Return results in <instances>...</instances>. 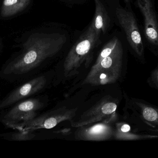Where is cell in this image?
<instances>
[{
	"mask_svg": "<svg viewBox=\"0 0 158 158\" xmlns=\"http://www.w3.org/2000/svg\"><path fill=\"white\" fill-rule=\"evenodd\" d=\"M66 42V37L62 33L31 34L22 50L3 65L0 79L10 83L20 82L44 60L57 54Z\"/></svg>",
	"mask_w": 158,
	"mask_h": 158,
	"instance_id": "6da1fadb",
	"label": "cell"
},
{
	"mask_svg": "<svg viewBox=\"0 0 158 158\" xmlns=\"http://www.w3.org/2000/svg\"><path fill=\"white\" fill-rule=\"evenodd\" d=\"M123 57V49L120 41L110 55L94 64L82 84L99 86L116 82L121 74Z\"/></svg>",
	"mask_w": 158,
	"mask_h": 158,
	"instance_id": "7a4b0ae2",
	"label": "cell"
},
{
	"mask_svg": "<svg viewBox=\"0 0 158 158\" xmlns=\"http://www.w3.org/2000/svg\"><path fill=\"white\" fill-rule=\"evenodd\" d=\"M100 36L91 23L66 57L64 64V74L66 77L78 74V70L82 64L90 60L91 53L100 42Z\"/></svg>",
	"mask_w": 158,
	"mask_h": 158,
	"instance_id": "3957f363",
	"label": "cell"
},
{
	"mask_svg": "<svg viewBox=\"0 0 158 158\" xmlns=\"http://www.w3.org/2000/svg\"><path fill=\"white\" fill-rule=\"evenodd\" d=\"M126 109L136 130L158 135V107L142 99L129 97L126 99Z\"/></svg>",
	"mask_w": 158,
	"mask_h": 158,
	"instance_id": "277c9868",
	"label": "cell"
},
{
	"mask_svg": "<svg viewBox=\"0 0 158 158\" xmlns=\"http://www.w3.org/2000/svg\"><path fill=\"white\" fill-rule=\"evenodd\" d=\"M118 104V102L115 98L110 96H105L84 112L77 121H70L71 126L79 128L99 122L112 123L117 118Z\"/></svg>",
	"mask_w": 158,
	"mask_h": 158,
	"instance_id": "5b68a950",
	"label": "cell"
},
{
	"mask_svg": "<svg viewBox=\"0 0 158 158\" xmlns=\"http://www.w3.org/2000/svg\"><path fill=\"white\" fill-rule=\"evenodd\" d=\"M44 106L39 98L25 99L0 112V122L13 130L18 124L37 117V111Z\"/></svg>",
	"mask_w": 158,
	"mask_h": 158,
	"instance_id": "8992f818",
	"label": "cell"
},
{
	"mask_svg": "<svg viewBox=\"0 0 158 158\" xmlns=\"http://www.w3.org/2000/svg\"><path fill=\"white\" fill-rule=\"evenodd\" d=\"M77 109V108L68 109L64 106L59 108L19 123L13 130L33 132L40 129H52L63 122L72 120L76 116Z\"/></svg>",
	"mask_w": 158,
	"mask_h": 158,
	"instance_id": "52a82bcc",
	"label": "cell"
},
{
	"mask_svg": "<svg viewBox=\"0 0 158 158\" xmlns=\"http://www.w3.org/2000/svg\"><path fill=\"white\" fill-rule=\"evenodd\" d=\"M116 14L131 47L139 58H143L144 47L133 13L129 9L119 7L116 9Z\"/></svg>",
	"mask_w": 158,
	"mask_h": 158,
	"instance_id": "ba28073f",
	"label": "cell"
},
{
	"mask_svg": "<svg viewBox=\"0 0 158 158\" xmlns=\"http://www.w3.org/2000/svg\"><path fill=\"white\" fill-rule=\"evenodd\" d=\"M46 82L44 76H38L19 85L0 99V112L39 92L44 88Z\"/></svg>",
	"mask_w": 158,
	"mask_h": 158,
	"instance_id": "9c48e42d",
	"label": "cell"
},
{
	"mask_svg": "<svg viewBox=\"0 0 158 158\" xmlns=\"http://www.w3.org/2000/svg\"><path fill=\"white\" fill-rule=\"evenodd\" d=\"M75 133V138L85 141H103L113 137L114 129L111 123L102 122L79 127Z\"/></svg>",
	"mask_w": 158,
	"mask_h": 158,
	"instance_id": "30bf717a",
	"label": "cell"
},
{
	"mask_svg": "<svg viewBox=\"0 0 158 158\" xmlns=\"http://www.w3.org/2000/svg\"><path fill=\"white\" fill-rule=\"evenodd\" d=\"M144 19L145 32L148 41L158 45V24L151 0H137Z\"/></svg>",
	"mask_w": 158,
	"mask_h": 158,
	"instance_id": "8fae6325",
	"label": "cell"
},
{
	"mask_svg": "<svg viewBox=\"0 0 158 158\" xmlns=\"http://www.w3.org/2000/svg\"><path fill=\"white\" fill-rule=\"evenodd\" d=\"M95 13L92 23L97 33L105 34L108 28L110 19L107 12L100 0H94Z\"/></svg>",
	"mask_w": 158,
	"mask_h": 158,
	"instance_id": "7c38bea8",
	"label": "cell"
},
{
	"mask_svg": "<svg viewBox=\"0 0 158 158\" xmlns=\"http://www.w3.org/2000/svg\"><path fill=\"white\" fill-rule=\"evenodd\" d=\"M31 0H3L1 15L3 17H8L16 15L27 8Z\"/></svg>",
	"mask_w": 158,
	"mask_h": 158,
	"instance_id": "4fadbf2b",
	"label": "cell"
},
{
	"mask_svg": "<svg viewBox=\"0 0 158 158\" xmlns=\"http://www.w3.org/2000/svg\"><path fill=\"white\" fill-rule=\"evenodd\" d=\"M144 136L131 132V126L124 122L116 123L113 134V137L119 140H134L153 137L152 135Z\"/></svg>",
	"mask_w": 158,
	"mask_h": 158,
	"instance_id": "5bb4252c",
	"label": "cell"
},
{
	"mask_svg": "<svg viewBox=\"0 0 158 158\" xmlns=\"http://www.w3.org/2000/svg\"><path fill=\"white\" fill-rule=\"evenodd\" d=\"M14 132L7 133L0 135V136L6 140L11 141H26L32 140L35 135L30 132L16 130Z\"/></svg>",
	"mask_w": 158,
	"mask_h": 158,
	"instance_id": "9a60e30c",
	"label": "cell"
},
{
	"mask_svg": "<svg viewBox=\"0 0 158 158\" xmlns=\"http://www.w3.org/2000/svg\"><path fill=\"white\" fill-rule=\"evenodd\" d=\"M120 41L118 38L114 37L108 42L99 53L94 64H98L102 59L110 55L115 50Z\"/></svg>",
	"mask_w": 158,
	"mask_h": 158,
	"instance_id": "2e32d148",
	"label": "cell"
},
{
	"mask_svg": "<svg viewBox=\"0 0 158 158\" xmlns=\"http://www.w3.org/2000/svg\"><path fill=\"white\" fill-rule=\"evenodd\" d=\"M148 83L151 87L158 90V66L151 72Z\"/></svg>",
	"mask_w": 158,
	"mask_h": 158,
	"instance_id": "e0dca14e",
	"label": "cell"
},
{
	"mask_svg": "<svg viewBox=\"0 0 158 158\" xmlns=\"http://www.w3.org/2000/svg\"><path fill=\"white\" fill-rule=\"evenodd\" d=\"M65 1H71V0H65Z\"/></svg>",
	"mask_w": 158,
	"mask_h": 158,
	"instance_id": "ac0fdd59",
	"label": "cell"
},
{
	"mask_svg": "<svg viewBox=\"0 0 158 158\" xmlns=\"http://www.w3.org/2000/svg\"><path fill=\"white\" fill-rule=\"evenodd\" d=\"M0 95H1V94H0Z\"/></svg>",
	"mask_w": 158,
	"mask_h": 158,
	"instance_id": "d6986e66",
	"label": "cell"
}]
</instances>
